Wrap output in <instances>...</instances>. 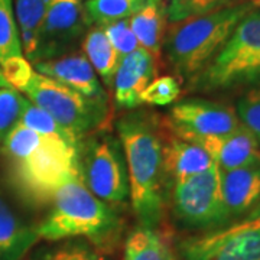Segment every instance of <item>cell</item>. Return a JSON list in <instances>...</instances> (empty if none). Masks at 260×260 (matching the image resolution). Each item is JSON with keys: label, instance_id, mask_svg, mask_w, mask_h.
Segmentation results:
<instances>
[{"label": "cell", "instance_id": "f1b7e54d", "mask_svg": "<svg viewBox=\"0 0 260 260\" xmlns=\"http://www.w3.org/2000/svg\"><path fill=\"white\" fill-rule=\"evenodd\" d=\"M42 260H107L106 254L84 240H65L48 250Z\"/></svg>", "mask_w": 260, "mask_h": 260}, {"label": "cell", "instance_id": "6da1fadb", "mask_svg": "<svg viewBox=\"0 0 260 260\" xmlns=\"http://www.w3.org/2000/svg\"><path fill=\"white\" fill-rule=\"evenodd\" d=\"M117 135L129 177V198L142 227H159L167 204L162 159V119L153 113H127L117 121Z\"/></svg>", "mask_w": 260, "mask_h": 260}, {"label": "cell", "instance_id": "d6986e66", "mask_svg": "<svg viewBox=\"0 0 260 260\" xmlns=\"http://www.w3.org/2000/svg\"><path fill=\"white\" fill-rule=\"evenodd\" d=\"M129 23L140 47L160 58L168 28L165 2L145 5L129 18Z\"/></svg>", "mask_w": 260, "mask_h": 260}, {"label": "cell", "instance_id": "9c48e42d", "mask_svg": "<svg viewBox=\"0 0 260 260\" xmlns=\"http://www.w3.org/2000/svg\"><path fill=\"white\" fill-rule=\"evenodd\" d=\"M168 194L174 220L185 229L200 233L229 223L221 198L220 168L217 165L171 184Z\"/></svg>", "mask_w": 260, "mask_h": 260}, {"label": "cell", "instance_id": "ffe728a7", "mask_svg": "<svg viewBox=\"0 0 260 260\" xmlns=\"http://www.w3.org/2000/svg\"><path fill=\"white\" fill-rule=\"evenodd\" d=\"M81 52L87 56L104 87H112L120 56L106 37L102 26H91L81 42Z\"/></svg>", "mask_w": 260, "mask_h": 260}, {"label": "cell", "instance_id": "4dcf8cb0", "mask_svg": "<svg viewBox=\"0 0 260 260\" xmlns=\"http://www.w3.org/2000/svg\"><path fill=\"white\" fill-rule=\"evenodd\" d=\"M0 67H2V71H3L6 81L9 83L12 88L18 90V91H20L28 84L32 74L35 73L32 62L28 61L23 55L9 58Z\"/></svg>", "mask_w": 260, "mask_h": 260}, {"label": "cell", "instance_id": "4316f807", "mask_svg": "<svg viewBox=\"0 0 260 260\" xmlns=\"http://www.w3.org/2000/svg\"><path fill=\"white\" fill-rule=\"evenodd\" d=\"M181 93V80L177 78V75H158L143 90L140 95V102L142 104L162 107L177 102Z\"/></svg>", "mask_w": 260, "mask_h": 260}, {"label": "cell", "instance_id": "d6a6232c", "mask_svg": "<svg viewBox=\"0 0 260 260\" xmlns=\"http://www.w3.org/2000/svg\"><path fill=\"white\" fill-rule=\"evenodd\" d=\"M249 2H250L253 8H257V9H260V0H249Z\"/></svg>", "mask_w": 260, "mask_h": 260}, {"label": "cell", "instance_id": "7402d4cb", "mask_svg": "<svg viewBox=\"0 0 260 260\" xmlns=\"http://www.w3.org/2000/svg\"><path fill=\"white\" fill-rule=\"evenodd\" d=\"M146 5V0H87L84 8L93 26L132 18Z\"/></svg>", "mask_w": 260, "mask_h": 260}, {"label": "cell", "instance_id": "4fadbf2b", "mask_svg": "<svg viewBox=\"0 0 260 260\" xmlns=\"http://www.w3.org/2000/svg\"><path fill=\"white\" fill-rule=\"evenodd\" d=\"M32 65L39 74L64 84L68 88L91 100L109 102L104 84L88 62L87 56L80 51H74L71 54L52 59L38 61Z\"/></svg>", "mask_w": 260, "mask_h": 260}, {"label": "cell", "instance_id": "83f0119b", "mask_svg": "<svg viewBox=\"0 0 260 260\" xmlns=\"http://www.w3.org/2000/svg\"><path fill=\"white\" fill-rule=\"evenodd\" d=\"M236 112L242 126L250 132L260 148V84L249 88L239 99Z\"/></svg>", "mask_w": 260, "mask_h": 260}, {"label": "cell", "instance_id": "e0dca14e", "mask_svg": "<svg viewBox=\"0 0 260 260\" xmlns=\"http://www.w3.org/2000/svg\"><path fill=\"white\" fill-rule=\"evenodd\" d=\"M38 242L35 225L23 221L0 192V260H23Z\"/></svg>", "mask_w": 260, "mask_h": 260}, {"label": "cell", "instance_id": "f546056e", "mask_svg": "<svg viewBox=\"0 0 260 260\" xmlns=\"http://www.w3.org/2000/svg\"><path fill=\"white\" fill-rule=\"evenodd\" d=\"M102 28L120 58L140 48L138 39L130 28L129 19L117 20V22L109 23V25L102 26Z\"/></svg>", "mask_w": 260, "mask_h": 260}, {"label": "cell", "instance_id": "3957f363", "mask_svg": "<svg viewBox=\"0 0 260 260\" xmlns=\"http://www.w3.org/2000/svg\"><path fill=\"white\" fill-rule=\"evenodd\" d=\"M49 204L47 217L35 225L39 240H84L104 254L117 249L124 227L121 215L91 194L80 175L68 179Z\"/></svg>", "mask_w": 260, "mask_h": 260}, {"label": "cell", "instance_id": "44dd1931", "mask_svg": "<svg viewBox=\"0 0 260 260\" xmlns=\"http://www.w3.org/2000/svg\"><path fill=\"white\" fill-rule=\"evenodd\" d=\"M49 0H15V16L23 56L34 61L37 54L39 34L45 19Z\"/></svg>", "mask_w": 260, "mask_h": 260}, {"label": "cell", "instance_id": "1f68e13d", "mask_svg": "<svg viewBox=\"0 0 260 260\" xmlns=\"http://www.w3.org/2000/svg\"><path fill=\"white\" fill-rule=\"evenodd\" d=\"M9 83L6 81L5 75H3V71H2V67H0V88H9ZM12 88V87H10Z\"/></svg>", "mask_w": 260, "mask_h": 260}, {"label": "cell", "instance_id": "5b68a950", "mask_svg": "<svg viewBox=\"0 0 260 260\" xmlns=\"http://www.w3.org/2000/svg\"><path fill=\"white\" fill-rule=\"evenodd\" d=\"M260 84V9L251 8L204 70L189 81L194 91H229Z\"/></svg>", "mask_w": 260, "mask_h": 260}, {"label": "cell", "instance_id": "2e32d148", "mask_svg": "<svg viewBox=\"0 0 260 260\" xmlns=\"http://www.w3.org/2000/svg\"><path fill=\"white\" fill-rule=\"evenodd\" d=\"M192 142L203 146L221 171L250 165L260 160L259 145L244 126L224 136L192 139Z\"/></svg>", "mask_w": 260, "mask_h": 260}, {"label": "cell", "instance_id": "d4e9b609", "mask_svg": "<svg viewBox=\"0 0 260 260\" xmlns=\"http://www.w3.org/2000/svg\"><path fill=\"white\" fill-rule=\"evenodd\" d=\"M19 123L25 124L26 127L32 129L42 136H45V138H55V139L65 140V142H70V143L77 145V146L80 143V139L75 138L70 130L65 129L64 126L59 124L52 116H49L47 112H44L42 109H39L37 106H34L30 102L26 106Z\"/></svg>", "mask_w": 260, "mask_h": 260}, {"label": "cell", "instance_id": "30bf717a", "mask_svg": "<svg viewBox=\"0 0 260 260\" xmlns=\"http://www.w3.org/2000/svg\"><path fill=\"white\" fill-rule=\"evenodd\" d=\"M91 26L81 0H49L32 64L74 52Z\"/></svg>", "mask_w": 260, "mask_h": 260}, {"label": "cell", "instance_id": "ba28073f", "mask_svg": "<svg viewBox=\"0 0 260 260\" xmlns=\"http://www.w3.org/2000/svg\"><path fill=\"white\" fill-rule=\"evenodd\" d=\"M178 260H260V203L220 227L175 243Z\"/></svg>", "mask_w": 260, "mask_h": 260}, {"label": "cell", "instance_id": "9a60e30c", "mask_svg": "<svg viewBox=\"0 0 260 260\" xmlns=\"http://www.w3.org/2000/svg\"><path fill=\"white\" fill-rule=\"evenodd\" d=\"M220 186L229 221L249 213L260 203V160L234 169H220Z\"/></svg>", "mask_w": 260, "mask_h": 260}, {"label": "cell", "instance_id": "7a4b0ae2", "mask_svg": "<svg viewBox=\"0 0 260 260\" xmlns=\"http://www.w3.org/2000/svg\"><path fill=\"white\" fill-rule=\"evenodd\" d=\"M8 159L13 185L37 205L51 203L68 179L78 175V146L45 138L19 123L0 146Z\"/></svg>", "mask_w": 260, "mask_h": 260}, {"label": "cell", "instance_id": "7c38bea8", "mask_svg": "<svg viewBox=\"0 0 260 260\" xmlns=\"http://www.w3.org/2000/svg\"><path fill=\"white\" fill-rule=\"evenodd\" d=\"M159 59L142 47L120 58L112 85L117 109L135 110L139 107L143 90L158 77Z\"/></svg>", "mask_w": 260, "mask_h": 260}, {"label": "cell", "instance_id": "8fae6325", "mask_svg": "<svg viewBox=\"0 0 260 260\" xmlns=\"http://www.w3.org/2000/svg\"><path fill=\"white\" fill-rule=\"evenodd\" d=\"M164 123L172 133L189 140L224 136L242 127L236 107L200 97L175 103Z\"/></svg>", "mask_w": 260, "mask_h": 260}, {"label": "cell", "instance_id": "8992f818", "mask_svg": "<svg viewBox=\"0 0 260 260\" xmlns=\"http://www.w3.org/2000/svg\"><path fill=\"white\" fill-rule=\"evenodd\" d=\"M20 93L80 140L99 132L110 116L109 102L91 100L37 71Z\"/></svg>", "mask_w": 260, "mask_h": 260}, {"label": "cell", "instance_id": "cb8c5ba5", "mask_svg": "<svg viewBox=\"0 0 260 260\" xmlns=\"http://www.w3.org/2000/svg\"><path fill=\"white\" fill-rule=\"evenodd\" d=\"M23 55L15 16V0H0V65Z\"/></svg>", "mask_w": 260, "mask_h": 260}, {"label": "cell", "instance_id": "5bb4252c", "mask_svg": "<svg viewBox=\"0 0 260 260\" xmlns=\"http://www.w3.org/2000/svg\"><path fill=\"white\" fill-rule=\"evenodd\" d=\"M162 159L168 189L171 184L201 174L215 165L203 146L168 129L162 119Z\"/></svg>", "mask_w": 260, "mask_h": 260}, {"label": "cell", "instance_id": "ac0fdd59", "mask_svg": "<svg viewBox=\"0 0 260 260\" xmlns=\"http://www.w3.org/2000/svg\"><path fill=\"white\" fill-rule=\"evenodd\" d=\"M123 260H178L175 242L160 227L138 225L124 240Z\"/></svg>", "mask_w": 260, "mask_h": 260}, {"label": "cell", "instance_id": "603a6c76", "mask_svg": "<svg viewBox=\"0 0 260 260\" xmlns=\"http://www.w3.org/2000/svg\"><path fill=\"white\" fill-rule=\"evenodd\" d=\"M244 2L249 0H168L165 3V12L168 22L172 23L236 6Z\"/></svg>", "mask_w": 260, "mask_h": 260}, {"label": "cell", "instance_id": "484cf974", "mask_svg": "<svg viewBox=\"0 0 260 260\" xmlns=\"http://www.w3.org/2000/svg\"><path fill=\"white\" fill-rule=\"evenodd\" d=\"M29 100L15 88H0V146L22 119Z\"/></svg>", "mask_w": 260, "mask_h": 260}, {"label": "cell", "instance_id": "277c9868", "mask_svg": "<svg viewBox=\"0 0 260 260\" xmlns=\"http://www.w3.org/2000/svg\"><path fill=\"white\" fill-rule=\"evenodd\" d=\"M250 2L169 23L162 49L168 64L184 81H191L220 52L237 23L251 9Z\"/></svg>", "mask_w": 260, "mask_h": 260}, {"label": "cell", "instance_id": "52a82bcc", "mask_svg": "<svg viewBox=\"0 0 260 260\" xmlns=\"http://www.w3.org/2000/svg\"><path fill=\"white\" fill-rule=\"evenodd\" d=\"M78 175L87 189L110 205L129 198V177L119 138L100 130L78 143Z\"/></svg>", "mask_w": 260, "mask_h": 260}, {"label": "cell", "instance_id": "836d02e7", "mask_svg": "<svg viewBox=\"0 0 260 260\" xmlns=\"http://www.w3.org/2000/svg\"><path fill=\"white\" fill-rule=\"evenodd\" d=\"M164 2H165V0H146V5H148V3H155V5H156V3H164Z\"/></svg>", "mask_w": 260, "mask_h": 260}]
</instances>
